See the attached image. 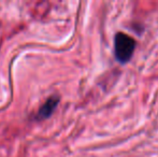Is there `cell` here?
<instances>
[{
	"label": "cell",
	"mask_w": 158,
	"mask_h": 157,
	"mask_svg": "<svg viewBox=\"0 0 158 157\" xmlns=\"http://www.w3.org/2000/svg\"><path fill=\"white\" fill-rule=\"evenodd\" d=\"M58 102H59L58 96H56V95L51 96L48 99H46L45 102H44L43 105L40 107V109L38 110L35 118H37L38 121H43V119L48 118L53 114V112L55 111V109L57 108Z\"/></svg>",
	"instance_id": "2"
},
{
	"label": "cell",
	"mask_w": 158,
	"mask_h": 157,
	"mask_svg": "<svg viewBox=\"0 0 158 157\" xmlns=\"http://www.w3.org/2000/svg\"><path fill=\"white\" fill-rule=\"evenodd\" d=\"M135 50V40L125 32H117L114 37L115 58L121 64H126L131 59Z\"/></svg>",
	"instance_id": "1"
}]
</instances>
